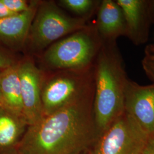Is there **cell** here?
Instances as JSON below:
<instances>
[{
  "mask_svg": "<svg viewBox=\"0 0 154 154\" xmlns=\"http://www.w3.org/2000/svg\"><path fill=\"white\" fill-rule=\"evenodd\" d=\"M100 1L96 0H61L59 4L81 18L87 20L95 11H98Z\"/></svg>",
  "mask_w": 154,
  "mask_h": 154,
  "instance_id": "obj_14",
  "label": "cell"
},
{
  "mask_svg": "<svg viewBox=\"0 0 154 154\" xmlns=\"http://www.w3.org/2000/svg\"><path fill=\"white\" fill-rule=\"evenodd\" d=\"M95 86L60 110L29 126L18 154H81L98 136L93 114Z\"/></svg>",
  "mask_w": 154,
  "mask_h": 154,
  "instance_id": "obj_1",
  "label": "cell"
},
{
  "mask_svg": "<svg viewBox=\"0 0 154 154\" xmlns=\"http://www.w3.org/2000/svg\"><path fill=\"white\" fill-rule=\"evenodd\" d=\"M149 16L151 23H154V0H148Z\"/></svg>",
  "mask_w": 154,
  "mask_h": 154,
  "instance_id": "obj_20",
  "label": "cell"
},
{
  "mask_svg": "<svg viewBox=\"0 0 154 154\" xmlns=\"http://www.w3.org/2000/svg\"><path fill=\"white\" fill-rule=\"evenodd\" d=\"M14 14H14L10 11L3 3L2 0H0V18L11 16Z\"/></svg>",
  "mask_w": 154,
  "mask_h": 154,
  "instance_id": "obj_19",
  "label": "cell"
},
{
  "mask_svg": "<svg viewBox=\"0 0 154 154\" xmlns=\"http://www.w3.org/2000/svg\"><path fill=\"white\" fill-rule=\"evenodd\" d=\"M141 154H154V137L148 139Z\"/></svg>",
  "mask_w": 154,
  "mask_h": 154,
  "instance_id": "obj_18",
  "label": "cell"
},
{
  "mask_svg": "<svg viewBox=\"0 0 154 154\" xmlns=\"http://www.w3.org/2000/svg\"><path fill=\"white\" fill-rule=\"evenodd\" d=\"M0 106H4V103H3V100H2V98L1 91H0Z\"/></svg>",
  "mask_w": 154,
  "mask_h": 154,
  "instance_id": "obj_21",
  "label": "cell"
},
{
  "mask_svg": "<svg viewBox=\"0 0 154 154\" xmlns=\"http://www.w3.org/2000/svg\"><path fill=\"white\" fill-rule=\"evenodd\" d=\"M0 91L6 107L23 117L18 63L0 72Z\"/></svg>",
  "mask_w": 154,
  "mask_h": 154,
  "instance_id": "obj_13",
  "label": "cell"
},
{
  "mask_svg": "<svg viewBox=\"0 0 154 154\" xmlns=\"http://www.w3.org/2000/svg\"><path fill=\"white\" fill-rule=\"evenodd\" d=\"M125 111L147 135L154 137V84L141 85L129 79Z\"/></svg>",
  "mask_w": 154,
  "mask_h": 154,
  "instance_id": "obj_8",
  "label": "cell"
},
{
  "mask_svg": "<svg viewBox=\"0 0 154 154\" xmlns=\"http://www.w3.org/2000/svg\"><path fill=\"white\" fill-rule=\"evenodd\" d=\"M7 8L14 14L21 13L29 10L33 1L28 2L25 0H2Z\"/></svg>",
  "mask_w": 154,
  "mask_h": 154,
  "instance_id": "obj_16",
  "label": "cell"
},
{
  "mask_svg": "<svg viewBox=\"0 0 154 154\" xmlns=\"http://www.w3.org/2000/svg\"><path fill=\"white\" fill-rule=\"evenodd\" d=\"M94 86V66L87 71L62 70L43 79L44 116L69 105Z\"/></svg>",
  "mask_w": 154,
  "mask_h": 154,
  "instance_id": "obj_5",
  "label": "cell"
},
{
  "mask_svg": "<svg viewBox=\"0 0 154 154\" xmlns=\"http://www.w3.org/2000/svg\"><path fill=\"white\" fill-rule=\"evenodd\" d=\"M95 25L102 42H116L127 35L126 23L121 8L116 1H100Z\"/></svg>",
  "mask_w": 154,
  "mask_h": 154,
  "instance_id": "obj_10",
  "label": "cell"
},
{
  "mask_svg": "<svg viewBox=\"0 0 154 154\" xmlns=\"http://www.w3.org/2000/svg\"><path fill=\"white\" fill-rule=\"evenodd\" d=\"M149 138L125 111L99 135L88 154H141Z\"/></svg>",
  "mask_w": 154,
  "mask_h": 154,
  "instance_id": "obj_6",
  "label": "cell"
},
{
  "mask_svg": "<svg viewBox=\"0 0 154 154\" xmlns=\"http://www.w3.org/2000/svg\"><path fill=\"white\" fill-rule=\"evenodd\" d=\"M86 26V20L67 15L54 1H42L39 2L27 41L30 49L39 51Z\"/></svg>",
  "mask_w": 154,
  "mask_h": 154,
  "instance_id": "obj_4",
  "label": "cell"
},
{
  "mask_svg": "<svg viewBox=\"0 0 154 154\" xmlns=\"http://www.w3.org/2000/svg\"><path fill=\"white\" fill-rule=\"evenodd\" d=\"M17 154V152H15V153H13V154Z\"/></svg>",
  "mask_w": 154,
  "mask_h": 154,
  "instance_id": "obj_23",
  "label": "cell"
},
{
  "mask_svg": "<svg viewBox=\"0 0 154 154\" xmlns=\"http://www.w3.org/2000/svg\"><path fill=\"white\" fill-rule=\"evenodd\" d=\"M121 8L126 23L127 37L135 45L148 41L151 22L148 0H116Z\"/></svg>",
  "mask_w": 154,
  "mask_h": 154,
  "instance_id": "obj_9",
  "label": "cell"
},
{
  "mask_svg": "<svg viewBox=\"0 0 154 154\" xmlns=\"http://www.w3.org/2000/svg\"><path fill=\"white\" fill-rule=\"evenodd\" d=\"M38 4L33 1L28 11L0 18V37L20 45L26 43Z\"/></svg>",
  "mask_w": 154,
  "mask_h": 154,
  "instance_id": "obj_12",
  "label": "cell"
},
{
  "mask_svg": "<svg viewBox=\"0 0 154 154\" xmlns=\"http://www.w3.org/2000/svg\"><path fill=\"white\" fill-rule=\"evenodd\" d=\"M94 119L98 137L125 112L129 78L116 42L103 44L94 64Z\"/></svg>",
  "mask_w": 154,
  "mask_h": 154,
  "instance_id": "obj_2",
  "label": "cell"
},
{
  "mask_svg": "<svg viewBox=\"0 0 154 154\" xmlns=\"http://www.w3.org/2000/svg\"><path fill=\"white\" fill-rule=\"evenodd\" d=\"M142 65L146 76L154 84V44L146 47Z\"/></svg>",
  "mask_w": 154,
  "mask_h": 154,
  "instance_id": "obj_15",
  "label": "cell"
},
{
  "mask_svg": "<svg viewBox=\"0 0 154 154\" xmlns=\"http://www.w3.org/2000/svg\"><path fill=\"white\" fill-rule=\"evenodd\" d=\"M28 127L22 116L0 106V154L16 152Z\"/></svg>",
  "mask_w": 154,
  "mask_h": 154,
  "instance_id": "obj_11",
  "label": "cell"
},
{
  "mask_svg": "<svg viewBox=\"0 0 154 154\" xmlns=\"http://www.w3.org/2000/svg\"><path fill=\"white\" fill-rule=\"evenodd\" d=\"M21 85L23 116L28 126L44 117L41 98L43 76L33 61L26 59L18 63Z\"/></svg>",
  "mask_w": 154,
  "mask_h": 154,
  "instance_id": "obj_7",
  "label": "cell"
},
{
  "mask_svg": "<svg viewBox=\"0 0 154 154\" xmlns=\"http://www.w3.org/2000/svg\"><path fill=\"white\" fill-rule=\"evenodd\" d=\"M14 64L12 60L9 57L0 53V69H5Z\"/></svg>",
  "mask_w": 154,
  "mask_h": 154,
  "instance_id": "obj_17",
  "label": "cell"
},
{
  "mask_svg": "<svg viewBox=\"0 0 154 154\" xmlns=\"http://www.w3.org/2000/svg\"><path fill=\"white\" fill-rule=\"evenodd\" d=\"M88 154V153H86V152H83V153H82V154Z\"/></svg>",
  "mask_w": 154,
  "mask_h": 154,
  "instance_id": "obj_22",
  "label": "cell"
},
{
  "mask_svg": "<svg viewBox=\"0 0 154 154\" xmlns=\"http://www.w3.org/2000/svg\"><path fill=\"white\" fill-rule=\"evenodd\" d=\"M102 44L95 26L87 25L51 45L43 61L51 69L87 71L94 66Z\"/></svg>",
  "mask_w": 154,
  "mask_h": 154,
  "instance_id": "obj_3",
  "label": "cell"
}]
</instances>
